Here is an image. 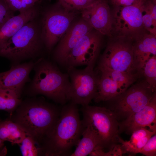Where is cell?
<instances>
[{
  "label": "cell",
  "mask_w": 156,
  "mask_h": 156,
  "mask_svg": "<svg viewBox=\"0 0 156 156\" xmlns=\"http://www.w3.org/2000/svg\"><path fill=\"white\" fill-rule=\"evenodd\" d=\"M99 72L100 77L97 91L93 99L95 102L107 101L123 92L112 79L105 74Z\"/></svg>",
  "instance_id": "ffe728a7"
},
{
  "label": "cell",
  "mask_w": 156,
  "mask_h": 156,
  "mask_svg": "<svg viewBox=\"0 0 156 156\" xmlns=\"http://www.w3.org/2000/svg\"><path fill=\"white\" fill-rule=\"evenodd\" d=\"M144 2L127 6H114L111 11L112 36L133 40L146 31L142 13Z\"/></svg>",
  "instance_id": "9c48e42d"
},
{
  "label": "cell",
  "mask_w": 156,
  "mask_h": 156,
  "mask_svg": "<svg viewBox=\"0 0 156 156\" xmlns=\"http://www.w3.org/2000/svg\"><path fill=\"white\" fill-rule=\"evenodd\" d=\"M109 38L96 69H108L142 74L134 65L133 40L114 36Z\"/></svg>",
  "instance_id": "52a82bcc"
},
{
  "label": "cell",
  "mask_w": 156,
  "mask_h": 156,
  "mask_svg": "<svg viewBox=\"0 0 156 156\" xmlns=\"http://www.w3.org/2000/svg\"><path fill=\"white\" fill-rule=\"evenodd\" d=\"M142 70L144 79L151 88L156 90V55L150 57Z\"/></svg>",
  "instance_id": "cb8c5ba5"
},
{
  "label": "cell",
  "mask_w": 156,
  "mask_h": 156,
  "mask_svg": "<svg viewBox=\"0 0 156 156\" xmlns=\"http://www.w3.org/2000/svg\"><path fill=\"white\" fill-rule=\"evenodd\" d=\"M139 153L146 156L156 155V135L154 134L149 139Z\"/></svg>",
  "instance_id": "83f0119b"
},
{
  "label": "cell",
  "mask_w": 156,
  "mask_h": 156,
  "mask_svg": "<svg viewBox=\"0 0 156 156\" xmlns=\"http://www.w3.org/2000/svg\"><path fill=\"white\" fill-rule=\"evenodd\" d=\"M38 17L24 25L0 50V56L10 60L12 65L39 58L43 49L45 48Z\"/></svg>",
  "instance_id": "277c9868"
},
{
  "label": "cell",
  "mask_w": 156,
  "mask_h": 156,
  "mask_svg": "<svg viewBox=\"0 0 156 156\" xmlns=\"http://www.w3.org/2000/svg\"><path fill=\"white\" fill-rule=\"evenodd\" d=\"M82 138L80 140L75 151L70 156H86L94 151L102 149L98 136L90 125L84 126Z\"/></svg>",
  "instance_id": "d6986e66"
},
{
  "label": "cell",
  "mask_w": 156,
  "mask_h": 156,
  "mask_svg": "<svg viewBox=\"0 0 156 156\" xmlns=\"http://www.w3.org/2000/svg\"><path fill=\"white\" fill-rule=\"evenodd\" d=\"M58 4L45 12L41 22V36L49 52L68 29L75 16V12L67 11Z\"/></svg>",
  "instance_id": "30bf717a"
},
{
  "label": "cell",
  "mask_w": 156,
  "mask_h": 156,
  "mask_svg": "<svg viewBox=\"0 0 156 156\" xmlns=\"http://www.w3.org/2000/svg\"><path fill=\"white\" fill-rule=\"evenodd\" d=\"M60 110L43 97H34L22 100L9 119L40 148L58 120Z\"/></svg>",
  "instance_id": "6da1fadb"
},
{
  "label": "cell",
  "mask_w": 156,
  "mask_h": 156,
  "mask_svg": "<svg viewBox=\"0 0 156 156\" xmlns=\"http://www.w3.org/2000/svg\"><path fill=\"white\" fill-rule=\"evenodd\" d=\"M4 141L0 139V156H4L7 153V149L4 146Z\"/></svg>",
  "instance_id": "d6a6232c"
},
{
  "label": "cell",
  "mask_w": 156,
  "mask_h": 156,
  "mask_svg": "<svg viewBox=\"0 0 156 156\" xmlns=\"http://www.w3.org/2000/svg\"><path fill=\"white\" fill-rule=\"evenodd\" d=\"M84 128L77 104L71 102L65 104L53 129L40 147L42 156H70Z\"/></svg>",
  "instance_id": "7a4b0ae2"
},
{
  "label": "cell",
  "mask_w": 156,
  "mask_h": 156,
  "mask_svg": "<svg viewBox=\"0 0 156 156\" xmlns=\"http://www.w3.org/2000/svg\"><path fill=\"white\" fill-rule=\"evenodd\" d=\"M38 59L12 65L8 70L0 73V89L13 90L20 97L25 84L31 81L29 74Z\"/></svg>",
  "instance_id": "9a60e30c"
},
{
  "label": "cell",
  "mask_w": 156,
  "mask_h": 156,
  "mask_svg": "<svg viewBox=\"0 0 156 156\" xmlns=\"http://www.w3.org/2000/svg\"><path fill=\"white\" fill-rule=\"evenodd\" d=\"M23 156H41V149L30 136L26 135L21 142L18 144Z\"/></svg>",
  "instance_id": "484cf974"
},
{
  "label": "cell",
  "mask_w": 156,
  "mask_h": 156,
  "mask_svg": "<svg viewBox=\"0 0 156 156\" xmlns=\"http://www.w3.org/2000/svg\"><path fill=\"white\" fill-rule=\"evenodd\" d=\"M139 79L125 91L105 101V107L114 114L118 122L129 118L148 104L156 94L145 79Z\"/></svg>",
  "instance_id": "5b68a950"
},
{
  "label": "cell",
  "mask_w": 156,
  "mask_h": 156,
  "mask_svg": "<svg viewBox=\"0 0 156 156\" xmlns=\"http://www.w3.org/2000/svg\"><path fill=\"white\" fill-rule=\"evenodd\" d=\"M101 35L93 29L85 36L69 53L64 68L67 70L95 63L102 46Z\"/></svg>",
  "instance_id": "8fae6325"
},
{
  "label": "cell",
  "mask_w": 156,
  "mask_h": 156,
  "mask_svg": "<svg viewBox=\"0 0 156 156\" xmlns=\"http://www.w3.org/2000/svg\"><path fill=\"white\" fill-rule=\"evenodd\" d=\"M58 3L65 10L75 12L77 11H81L94 1L91 0H58Z\"/></svg>",
  "instance_id": "4316f807"
},
{
  "label": "cell",
  "mask_w": 156,
  "mask_h": 156,
  "mask_svg": "<svg viewBox=\"0 0 156 156\" xmlns=\"http://www.w3.org/2000/svg\"><path fill=\"white\" fill-rule=\"evenodd\" d=\"M82 19L102 35L112 36L111 11L106 0H96L81 11Z\"/></svg>",
  "instance_id": "7c38bea8"
},
{
  "label": "cell",
  "mask_w": 156,
  "mask_h": 156,
  "mask_svg": "<svg viewBox=\"0 0 156 156\" xmlns=\"http://www.w3.org/2000/svg\"><path fill=\"white\" fill-rule=\"evenodd\" d=\"M39 13V8L35 5L11 17L0 26V50L24 25L38 17Z\"/></svg>",
  "instance_id": "e0dca14e"
},
{
  "label": "cell",
  "mask_w": 156,
  "mask_h": 156,
  "mask_svg": "<svg viewBox=\"0 0 156 156\" xmlns=\"http://www.w3.org/2000/svg\"><path fill=\"white\" fill-rule=\"evenodd\" d=\"M146 127L150 130L156 132V94L142 109L118 122V133L131 135L135 130Z\"/></svg>",
  "instance_id": "5bb4252c"
},
{
  "label": "cell",
  "mask_w": 156,
  "mask_h": 156,
  "mask_svg": "<svg viewBox=\"0 0 156 156\" xmlns=\"http://www.w3.org/2000/svg\"><path fill=\"white\" fill-rule=\"evenodd\" d=\"M94 29L83 19L70 26L54 49V61L64 68L66 59L72 49L87 34Z\"/></svg>",
  "instance_id": "4fadbf2b"
},
{
  "label": "cell",
  "mask_w": 156,
  "mask_h": 156,
  "mask_svg": "<svg viewBox=\"0 0 156 156\" xmlns=\"http://www.w3.org/2000/svg\"><path fill=\"white\" fill-rule=\"evenodd\" d=\"M146 0H112L114 6L124 7L144 3Z\"/></svg>",
  "instance_id": "4dcf8cb0"
},
{
  "label": "cell",
  "mask_w": 156,
  "mask_h": 156,
  "mask_svg": "<svg viewBox=\"0 0 156 156\" xmlns=\"http://www.w3.org/2000/svg\"><path fill=\"white\" fill-rule=\"evenodd\" d=\"M6 3H9V2H10L11 1H13L14 0H5Z\"/></svg>",
  "instance_id": "836d02e7"
},
{
  "label": "cell",
  "mask_w": 156,
  "mask_h": 156,
  "mask_svg": "<svg viewBox=\"0 0 156 156\" xmlns=\"http://www.w3.org/2000/svg\"><path fill=\"white\" fill-rule=\"evenodd\" d=\"M98 70L116 83L123 92L143 77L140 73H128L108 69Z\"/></svg>",
  "instance_id": "7402d4cb"
},
{
  "label": "cell",
  "mask_w": 156,
  "mask_h": 156,
  "mask_svg": "<svg viewBox=\"0 0 156 156\" xmlns=\"http://www.w3.org/2000/svg\"><path fill=\"white\" fill-rule=\"evenodd\" d=\"M123 154L121 144H118L109 150L108 152H105L103 149L100 148L93 151L89 155L96 156H122Z\"/></svg>",
  "instance_id": "f546056e"
},
{
  "label": "cell",
  "mask_w": 156,
  "mask_h": 156,
  "mask_svg": "<svg viewBox=\"0 0 156 156\" xmlns=\"http://www.w3.org/2000/svg\"><path fill=\"white\" fill-rule=\"evenodd\" d=\"M92 0V1H95L96 0Z\"/></svg>",
  "instance_id": "e575fe53"
},
{
  "label": "cell",
  "mask_w": 156,
  "mask_h": 156,
  "mask_svg": "<svg viewBox=\"0 0 156 156\" xmlns=\"http://www.w3.org/2000/svg\"><path fill=\"white\" fill-rule=\"evenodd\" d=\"M22 100L14 91L0 89V110L9 113L10 116L17 108Z\"/></svg>",
  "instance_id": "603a6c76"
},
{
  "label": "cell",
  "mask_w": 156,
  "mask_h": 156,
  "mask_svg": "<svg viewBox=\"0 0 156 156\" xmlns=\"http://www.w3.org/2000/svg\"><path fill=\"white\" fill-rule=\"evenodd\" d=\"M156 133L145 127H142L133 132L129 141H124L119 136L118 142L120 144L123 154L135 155L139 153L149 139Z\"/></svg>",
  "instance_id": "ac0fdd59"
},
{
  "label": "cell",
  "mask_w": 156,
  "mask_h": 156,
  "mask_svg": "<svg viewBox=\"0 0 156 156\" xmlns=\"http://www.w3.org/2000/svg\"><path fill=\"white\" fill-rule=\"evenodd\" d=\"M39 0H21V10L20 12L32 7Z\"/></svg>",
  "instance_id": "1f68e13d"
},
{
  "label": "cell",
  "mask_w": 156,
  "mask_h": 156,
  "mask_svg": "<svg viewBox=\"0 0 156 156\" xmlns=\"http://www.w3.org/2000/svg\"><path fill=\"white\" fill-rule=\"evenodd\" d=\"M95 64H90L82 69L71 67L67 70L70 82L68 101L84 106L94 99L100 77L99 72L94 69Z\"/></svg>",
  "instance_id": "ba28073f"
},
{
  "label": "cell",
  "mask_w": 156,
  "mask_h": 156,
  "mask_svg": "<svg viewBox=\"0 0 156 156\" xmlns=\"http://www.w3.org/2000/svg\"><path fill=\"white\" fill-rule=\"evenodd\" d=\"M26 135L18 125L10 119L0 120V139L3 141L18 144Z\"/></svg>",
  "instance_id": "44dd1931"
},
{
  "label": "cell",
  "mask_w": 156,
  "mask_h": 156,
  "mask_svg": "<svg viewBox=\"0 0 156 156\" xmlns=\"http://www.w3.org/2000/svg\"><path fill=\"white\" fill-rule=\"evenodd\" d=\"M142 13L143 23L145 30L156 35V12L143 4Z\"/></svg>",
  "instance_id": "d4e9b609"
},
{
  "label": "cell",
  "mask_w": 156,
  "mask_h": 156,
  "mask_svg": "<svg viewBox=\"0 0 156 156\" xmlns=\"http://www.w3.org/2000/svg\"><path fill=\"white\" fill-rule=\"evenodd\" d=\"M84 126L91 125L96 131L102 149L110 150L118 144V122L112 112L105 107L82 106Z\"/></svg>",
  "instance_id": "8992f818"
},
{
  "label": "cell",
  "mask_w": 156,
  "mask_h": 156,
  "mask_svg": "<svg viewBox=\"0 0 156 156\" xmlns=\"http://www.w3.org/2000/svg\"><path fill=\"white\" fill-rule=\"evenodd\" d=\"M33 70L34 77L26 90L27 94L42 95L56 103L65 104L70 86L67 73H62L54 62L43 57L38 59Z\"/></svg>",
  "instance_id": "3957f363"
},
{
  "label": "cell",
  "mask_w": 156,
  "mask_h": 156,
  "mask_svg": "<svg viewBox=\"0 0 156 156\" xmlns=\"http://www.w3.org/2000/svg\"><path fill=\"white\" fill-rule=\"evenodd\" d=\"M133 63L135 67L142 73L146 62L152 55H156V35L147 31L133 40Z\"/></svg>",
  "instance_id": "2e32d148"
},
{
  "label": "cell",
  "mask_w": 156,
  "mask_h": 156,
  "mask_svg": "<svg viewBox=\"0 0 156 156\" xmlns=\"http://www.w3.org/2000/svg\"><path fill=\"white\" fill-rule=\"evenodd\" d=\"M14 12L9 8L5 0H0V26L14 16Z\"/></svg>",
  "instance_id": "f1b7e54d"
}]
</instances>
